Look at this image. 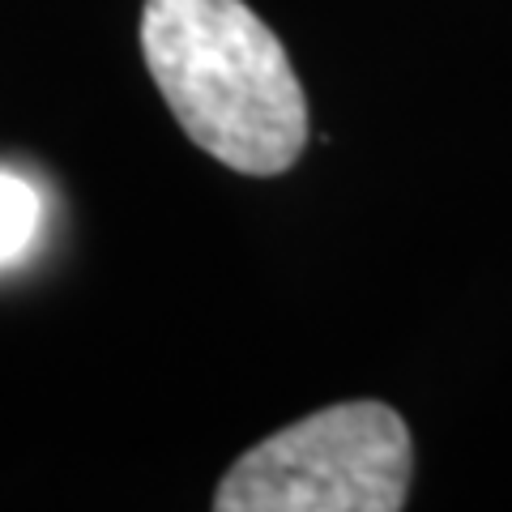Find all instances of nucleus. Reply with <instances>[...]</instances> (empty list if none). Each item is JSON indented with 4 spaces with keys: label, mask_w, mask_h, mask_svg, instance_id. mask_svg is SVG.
Masks as SVG:
<instances>
[{
    "label": "nucleus",
    "mask_w": 512,
    "mask_h": 512,
    "mask_svg": "<svg viewBox=\"0 0 512 512\" xmlns=\"http://www.w3.org/2000/svg\"><path fill=\"white\" fill-rule=\"evenodd\" d=\"M141 56L201 154L282 175L308 146V94L282 39L244 0H146Z\"/></svg>",
    "instance_id": "f257e3e1"
},
{
    "label": "nucleus",
    "mask_w": 512,
    "mask_h": 512,
    "mask_svg": "<svg viewBox=\"0 0 512 512\" xmlns=\"http://www.w3.org/2000/svg\"><path fill=\"white\" fill-rule=\"evenodd\" d=\"M410 427L384 402L325 406L248 448L218 512H397L410 500Z\"/></svg>",
    "instance_id": "f03ea898"
},
{
    "label": "nucleus",
    "mask_w": 512,
    "mask_h": 512,
    "mask_svg": "<svg viewBox=\"0 0 512 512\" xmlns=\"http://www.w3.org/2000/svg\"><path fill=\"white\" fill-rule=\"evenodd\" d=\"M39 227V197L18 175L0 171V261H13Z\"/></svg>",
    "instance_id": "7ed1b4c3"
}]
</instances>
